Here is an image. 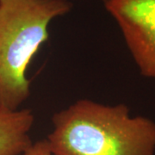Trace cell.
<instances>
[{"instance_id": "6da1fadb", "label": "cell", "mask_w": 155, "mask_h": 155, "mask_svg": "<svg viewBox=\"0 0 155 155\" xmlns=\"http://www.w3.org/2000/svg\"><path fill=\"white\" fill-rule=\"evenodd\" d=\"M53 155H154L155 122L132 116L124 104L76 101L52 117Z\"/></svg>"}, {"instance_id": "7a4b0ae2", "label": "cell", "mask_w": 155, "mask_h": 155, "mask_svg": "<svg viewBox=\"0 0 155 155\" xmlns=\"http://www.w3.org/2000/svg\"><path fill=\"white\" fill-rule=\"evenodd\" d=\"M72 8L69 0H0V108L17 110L28 98V64L51 21Z\"/></svg>"}, {"instance_id": "3957f363", "label": "cell", "mask_w": 155, "mask_h": 155, "mask_svg": "<svg viewBox=\"0 0 155 155\" xmlns=\"http://www.w3.org/2000/svg\"><path fill=\"white\" fill-rule=\"evenodd\" d=\"M142 76L155 79V0H104Z\"/></svg>"}, {"instance_id": "277c9868", "label": "cell", "mask_w": 155, "mask_h": 155, "mask_svg": "<svg viewBox=\"0 0 155 155\" xmlns=\"http://www.w3.org/2000/svg\"><path fill=\"white\" fill-rule=\"evenodd\" d=\"M35 116L30 110L0 108V155H21L33 144L29 132Z\"/></svg>"}, {"instance_id": "5b68a950", "label": "cell", "mask_w": 155, "mask_h": 155, "mask_svg": "<svg viewBox=\"0 0 155 155\" xmlns=\"http://www.w3.org/2000/svg\"><path fill=\"white\" fill-rule=\"evenodd\" d=\"M21 155H53L47 139L41 140L31 145Z\"/></svg>"}]
</instances>
